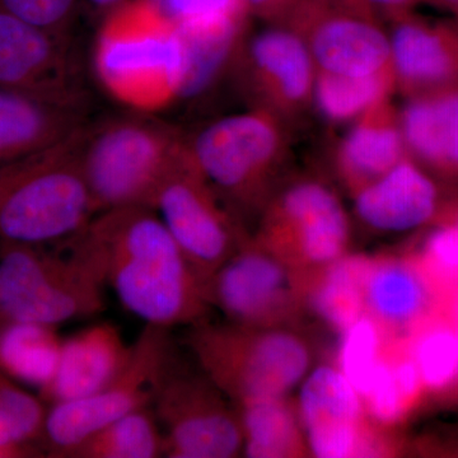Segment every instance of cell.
Listing matches in <instances>:
<instances>
[{"label": "cell", "instance_id": "6da1fadb", "mask_svg": "<svg viewBox=\"0 0 458 458\" xmlns=\"http://www.w3.org/2000/svg\"><path fill=\"white\" fill-rule=\"evenodd\" d=\"M69 241L144 324L172 330L203 321V279L152 208L105 210Z\"/></svg>", "mask_w": 458, "mask_h": 458}, {"label": "cell", "instance_id": "7a4b0ae2", "mask_svg": "<svg viewBox=\"0 0 458 458\" xmlns=\"http://www.w3.org/2000/svg\"><path fill=\"white\" fill-rule=\"evenodd\" d=\"M185 38L152 0H131L102 18L90 49L99 89L129 111L158 114L179 102Z\"/></svg>", "mask_w": 458, "mask_h": 458}, {"label": "cell", "instance_id": "3957f363", "mask_svg": "<svg viewBox=\"0 0 458 458\" xmlns=\"http://www.w3.org/2000/svg\"><path fill=\"white\" fill-rule=\"evenodd\" d=\"M83 128L47 149L0 164V242L60 245L98 216L81 162Z\"/></svg>", "mask_w": 458, "mask_h": 458}, {"label": "cell", "instance_id": "277c9868", "mask_svg": "<svg viewBox=\"0 0 458 458\" xmlns=\"http://www.w3.org/2000/svg\"><path fill=\"white\" fill-rule=\"evenodd\" d=\"M289 129L273 114L249 108L185 131L190 159L243 225L260 218L280 186Z\"/></svg>", "mask_w": 458, "mask_h": 458}, {"label": "cell", "instance_id": "5b68a950", "mask_svg": "<svg viewBox=\"0 0 458 458\" xmlns=\"http://www.w3.org/2000/svg\"><path fill=\"white\" fill-rule=\"evenodd\" d=\"M183 150L185 131L155 114L128 110L87 123L81 162L98 214L116 208H152L157 190Z\"/></svg>", "mask_w": 458, "mask_h": 458}, {"label": "cell", "instance_id": "8992f818", "mask_svg": "<svg viewBox=\"0 0 458 458\" xmlns=\"http://www.w3.org/2000/svg\"><path fill=\"white\" fill-rule=\"evenodd\" d=\"M186 344L201 372L233 403L286 396L311 363L306 342L285 327L200 321L191 325Z\"/></svg>", "mask_w": 458, "mask_h": 458}, {"label": "cell", "instance_id": "52a82bcc", "mask_svg": "<svg viewBox=\"0 0 458 458\" xmlns=\"http://www.w3.org/2000/svg\"><path fill=\"white\" fill-rule=\"evenodd\" d=\"M105 285L71 241L0 242V321L59 327L105 310Z\"/></svg>", "mask_w": 458, "mask_h": 458}, {"label": "cell", "instance_id": "ba28073f", "mask_svg": "<svg viewBox=\"0 0 458 458\" xmlns=\"http://www.w3.org/2000/svg\"><path fill=\"white\" fill-rule=\"evenodd\" d=\"M174 357L171 330L144 325L131 344L120 375L84 399L50 405L42 436V454L68 457L81 443L134 410L152 405L156 387Z\"/></svg>", "mask_w": 458, "mask_h": 458}, {"label": "cell", "instance_id": "9c48e42d", "mask_svg": "<svg viewBox=\"0 0 458 458\" xmlns=\"http://www.w3.org/2000/svg\"><path fill=\"white\" fill-rule=\"evenodd\" d=\"M252 234L256 242L291 267L313 273L346 255L351 225L340 199L318 180L279 186Z\"/></svg>", "mask_w": 458, "mask_h": 458}, {"label": "cell", "instance_id": "30bf717a", "mask_svg": "<svg viewBox=\"0 0 458 458\" xmlns=\"http://www.w3.org/2000/svg\"><path fill=\"white\" fill-rule=\"evenodd\" d=\"M172 357L156 387L152 410L165 437V457L232 458L243 452L233 403L204 375Z\"/></svg>", "mask_w": 458, "mask_h": 458}, {"label": "cell", "instance_id": "8fae6325", "mask_svg": "<svg viewBox=\"0 0 458 458\" xmlns=\"http://www.w3.org/2000/svg\"><path fill=\"white\" fill-rule=\"evenodd\" d=\"M171 236L207 279L251 236L183 150L153 199Z\"/></svg>", "mask_w": 458, "mask_h": 458}, {"label": "cell", "instance_id": "7c38bea8", "mask_svg": "<svg viewBox=\"0 0 458 458\" xmlns=\"http://www.w3.org/2000/svg\"><path fill=\"white\" fill-rule=\"evenodd\" d=\"M231 77L249 108L273 114L289 128L315 106L318 69L302 38L286 27L247 32Z\"/></svg>", "mask_w": 458, "mask_h": 458}, {"label": "cell", "instance_id": "4fadbf2b", "mask_svg": "<svg viewBox=\"0 0 458 458\" xmlns=\"http://www.w3.org/2000/svg\"><path fill=\"white\" fill-rule=\"evenodd\" d=\"M302 283L282 259L250 236L205 282V298L231 324L284 327L297 312Z\"/></svg>", "mask_w": 458, "mask_h": 458}, {"label": "cell", "instance_id": "5bb4252c", "mask_svg": "<svg viewBox=\"0 0 458 458\" xmlns=\"http://www.w3.org/2000/svg\"><path fill=\"white\" fill-rule=\"evenodd\" d=\"M0 89L75 106L90 105L73 36L45 31L2 9Z\"/></svg>", "mask_w": 458, "mask_h": 458}, {"label": "cell", "instance_id": "9a60e30c", "mask_svg": "<svg viewBox=\"0 0 458 458\" xmlns=\"http://www.w3.org/2000/svg\"><path fill=\"white\" fill-rule=\"evenodd\" d=\"M288 29L302 38L318 73H394L390 38L375 14L335 0H312Z\"/></svg>", "mask_w": 458, "mask_h": 458}, {"label": "cell", "instance_id": "2e32d148", "mask_svg": "<svg viewBox=\"0 0 458 458\" xmlns=\"http://www.w3.org/2000/svg\"><path fill=\"white\" fill-rule=\"evenodd\" d=\"M297 411L313 456H377L386 452L384 441L364 423L360 394L336 367L319 366L304 377Z\"/></svg>", "mask_w": 458, "mask_h": 458}, {"label": "cell", "instance_id": "e0dca14e", "mask_svg": "<svg viewBox=\"0 0 458 458\" xmlns=\"http://www.w3.org/2000/svg\"><path fill=\"white\" fill-rule=\"evenodd\" d=\"M396 90L406 98L458 89L457 22H432L412 12L388 20Z\"/></svg>", "mask_w": 458, "mask_h": 458}, {"label": "cell", "instance_id": "ac0fdd59", "mask_svg": "<svg viewBox=\"0 0 458 458\" xmlns=\"http://www.w3.org/2000/svg\"><path fill=\"white\" fill-rule=\"evenodd\" d=\"M131 354L119 327L98 322L63 339L55 373L40 397L47 403L84 399L113 382Z\"/></svg>", "mask_w": 458, "mask_h": 458}, {"label": "cell", "instance_id": "d6986e66", "mask_svg": "<svg viewBox=\"0 0 458 458\" xmlns=\"http://www.w3.org/2000/svg\"><path fill=\"white\" fill-rule=\"evenodd\" d=\"M352 198L360 221L386 233L421 227L441 212L436 182L410 157Z\"/></svg>", "mask_w": 458, "mask_h": 458}, {"label": "cell", "instance_id": "ffe728a7", "mask_svg": "<svg viewBox=\"0 0 458 458\" xmlns=\"http://www.w3.org/2000/svg\"><path fill=\"white\" fill-rule=\"evenodd\" d=\"M89 122V107L0 89V164L55 146Z\"/></svg>", "mask_w": 458, "mask_h": 458}, {"label": "cell", "instance_id": "44dd1931", "mask_svg": "<svg viewBox=\"0 0 458 458\" xmlns=\"http://www.w3.org/2000/svg\"><path fill=\"white\" fill-rule=\"evenodd\" d=\"M406 157L400 111L387 98L354 120V125L344 135L336 147V174L354 195Z\"/></svg>", "mask_w": 458, "mask_h": 458}, {"label": "cell", "instance_id": "7402d4cb", "mask_svg": "<svg viewBox=\"0 0 458 458\" xmlns=\"http://www.w3.org/2000/svg\"><path fill=\"white\" fill-rule=\"evenodd\" d=\"M433 285L419 262L369 259L363 283L366 315L394 333L414 330L430 316Z\"/></svg>", "mask_w": 458, "mask_h": 458}, {"label": "cell", "instance_id": "603a6c76", "mask_svg": "<svg viewBox=\"0 0 458 458\" xmlns=\"http://www.w3.org/2000/svg\"><path fill=\"white\" fill-rule=\"evenodd\" d=\"M406 99L400 119L408 156L428 174L458 180V89Z\"/></svg>", "mask_w": 458, "mask_h": 458}, {"label": "cell", "instance_id": "cb8c5ba5", "mask_svg": "<svg viewBox=\"0 0 458 458\" xmlns=\"http://www.w3.org/2000/svg\"><path fill=\"white\" fill-rule=\"evenodd\" d=\"M57 327L0 321V372L22 386L44 391L53 379L63 339Z\"/></svg>", "mask_w": 458, "mask_h": 458}, {"label": "cell", "instance_id": "d4e9b609", "mask_svg": "<svg viewBox=\"0 0 458 458\" xmlns=\"http://www.w3.org/2000/svg\"><path fill=\"white\" fill-rule=\"evenodd\" d=\"M285 397L233 403L246 457H298L309 451L298 412Z\"/></svg>", "mask_w": 458, "mask_h": 458}, {"label": "cell", "instance_id": "484cf974", "mask_svg": "<svg viewBox=\"0 0 458 458\" xmlns=\"http://www.w3.org/2000/svg\"><path fill=\"white\" fill-rule=\"evenodd\" d=\"M369 259L344 255L313 274L309 303L327 327L344 333L366 315L363 283Z\"/></svg>", "mask_w": 458, "mask_h": 458}, {"label": "cell", "instance_id": "4316f807", "mask_svg": "<svg viewBox=\"0 0 458 458\" xmlns=\"http://www.w3.org/2000/svg\"><path fill=\"white\" fill-rule=\"evenodd\" d=\"M249 23L199 35L183 36L186 74L177 105H192L209 95L216 84L232 74Z\"/></svg>", "mask_w": 458, "mask_h": 458}, {"label": "cell", "instance_id": "83f0119b", "mask_svg": "<svg viewBox=\"0 0 458 458\" xmlns=\"http://www.w3.org/2000/svg\"><path fill=\"white\" fill-rule=\"evenodd\" d=\"M165 457V437L152 406L134 410L81 443L68 458Z\"/></svg>", "mask_w": 458, "mask_h": 458}, {"label": "cell", "instance_id": "f1b7e54d", "mask_svg": "<svg viewBox=\"0 0 458 458\" xmlns=\"http://www.w3.org/2000/svg\"><path fill=\"white\" fill-rule=\"evenodd\" d=\"M47 415L41 397L0 372V458L40 456Z\"/></svg>", "mask_w": 458, "mask_h": 458}, {"label": "cell", "instance_id": "f546056e", "mask_svg": "<svg viewBox=\"0 0 458 458\" xmlns=\"http://www.w3.org/2000/svg\"><path fill=\"white\" fill-rule=\"evenodd\" d=\"M396 90L394 73L333 75L318 73L315 106L334 123L354 122Z\"/></svg>", "mask_w": 458, "mask_h": 458}, {"label": "cell", "instance_id": "4dcf8cb0", "mask_svg": "<svg viewBox=\"0 0 458 458\" xmlns=\"http://www.w3.org/2000/svg\"><path fill=\"white\" fill-rule=\"evenodd\" d=\"M409 352L424 388L443 391L458 381V333L454 325L428 318L414 328Z\"/></svg>", "mask_w": 458, "mask_h": 458}, {"label": "cell", "instance_id": "1f68e13d", "mask_svg": "<svg viewBox=\"0 0 458 458\" xmlns=\"http://www.w3.org/2000/svg\"><path fill=\"white\" fill-rule=\"evenodd\" d=\"M182 35L219 31L249 23L245 0H152Z\"/></svg>", "mask_w": 458, "mask_h": 458}, {"label": "cell", "instance_id": "d6a6232c", "mask_svg": "<svg viewBox=\"0 0 458 458\" xmlns=\"http://www.w3.org/2000/svg\"><path fill=\"white\" fill-rule=\"evenodd\" d=\"M381 327L369 315L361 316L342 333L337 369L360 396L366 390L370 376L381 360Z\"/></svg>", "mask_w": 458, "mask_h": 458}, {"label": "cell", "instance_id": "836d02e7", "mask_svg": "<svg viewBox=\"0 0 458 458\" xmlns=\"http://www.w3.org/2000/svg\"><path fill=\"white\" fill-rule=\"evenodd\" d=\"M419 264L434 284L458 283V208L448 210L428 236Z\"/></svg>", "mask_w": 458, "mask_h": 458}, {"label": "cell", "instance_id": "e575fe53", "mask_svg": "<svg viewBox=\"0 0 458 458\" xmlns=\"http://www.w3.org/2000/svg\"><path fill=\"white\" fill-rule=\"evenodd\" d=\"M360 399L364 410L379 426L390 427L399 423L410 409L397 384L393 364L384 357L377 363Z\"/></svg>", "mask_w": 458, "mask_h": 458}, {"label": "cell", "instance_id": "d590c367", "mask_svg": "<svg viewBox=\"0 0 458 458\" xmlns=\"http://www.w3.org/2000/svg\"><path fill=\"white\" fill-rule=\"evenodd\" d=\"M0 9L60 36H73L82 0H0Z\"/></svg>", "mask_w": 458, "mask_h": 458}, {"label": "cell", "instance_id": "8d00e7d4", "mask_svg": "<svg viewBox=\"0 0 458 458\" xmlns=\"http://www.w3.org/2000/svg\"><path fill=\"white\" fill-rule=\"evenodd\" d=\"M312 0H245L250 16L258 18L265 25L288 29L301 12Z\"/></svg>", "mask_w": 458, "mask_h": 458}, {"label": "cell", "instance_id": "74e56055", "mask_svg": "<svg viewBox=\"0 0 458 458\" xmlns=\"http://www.w3.org/2000/svg\"><path fill=\"white\" fill-rule=\"evenodd\" d=\"M364 2L377 17H384L388 21L390 18L414 11L417 5L427 0H364Z\"/></svg>", "mask_w": 458, "mask_h": 458}, {"label": "cell", "instance_id": "f35d334b", "mask_svg": "<svg viewBox=\"0 0 458 458\" xmlns=\"http://www.w3.org/2000/svg\"><path fill=\"white\" fill-rule=\"evenodd\" d=\"M131 0H82V11L86 12L93 20L99 21Z\"/></svg>", "mask_w": 458, "mask_h": 458}, {"label": "cell", "instance_id": "ab89813d", "mask_svg": "<svg viewBox=\"0 0 458 458\" xmlns=\"http://www.w3.org/2000/svg\"><path fill=\"white\" fill-rule=\"evenodd\" d=\"M335 2L339 3V4L345 5V7L357 9V11L364 12V13L375 14L373 13L372 11H370L369 5L366 4V2H364V0H335Z\"/></svg>", "mask_w": 458, "mask_h": 458}, {"label": "cell", "instance_id": "60d3db41", "mask_svg": "<svg viewBox=\"0 0 458 458\" xmlns=\"http://www.w3.org/2000/svg\"><path fill=\"white\" fill-rule=\"evenodd\" d=\"M427 2L433 3L438 7L447 9L451 13H454L458 20V0H427Z\"/></svg>", "mask_w": 458, "mask_h": 458}, {"label": "cell", "instance_id": "b9f144b4", "mask_svg": "<svg viewBox=\"0 0 458 458\" xmlns=\"http://www.w3.org/2000/svg\"><path fill=\"white\" fill-rule=\"evenodd\" d=\"M454 327L456 328V331L458 333V291L456 295H454Z\"/></svg>", "mask_w": 458, "mask_h": 458}]
</instances>
